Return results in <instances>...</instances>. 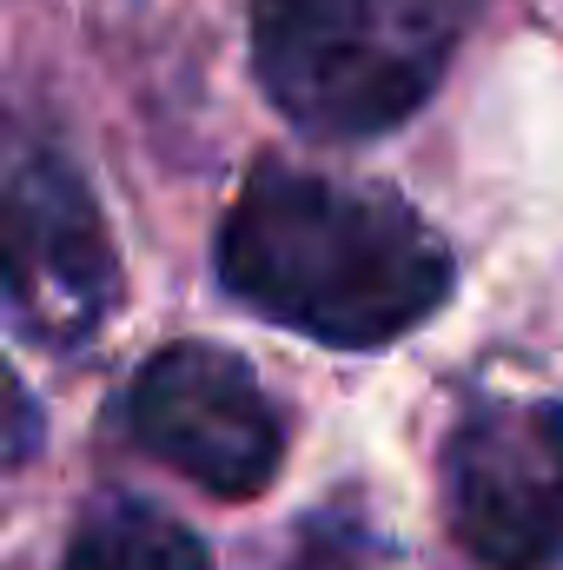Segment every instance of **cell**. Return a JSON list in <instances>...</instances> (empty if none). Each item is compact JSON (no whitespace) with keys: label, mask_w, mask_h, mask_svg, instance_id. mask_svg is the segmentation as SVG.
Wrapping results in <instances>:
<instances>
[{"label":"cell","mask_w":563,"mask_h":570,"mask_svg":"<svg viewBox=\"0 0 563 570\" xmlns=\"http://www.w3.org/2000/svg\"><path fill=\"white\" fill-rule=\"evenodd\" d=\"M219 285L298 338L378 352L451 298V246L392 186L259 159L213 239Z\"/></svg>","instance_id":"cell-1"},{"label":"cell","mask_w":563,"mask_h":570,"mask_svg":"<svg viewBox=\"0 0 563 570\" xmlns=\"http://www.w3.org/2000/svg\"><path fill=\"white\" fill-rule=\"evenodd\" d=\"M484 0H253V73L305 140L398 134Z\"/></svg>","instance_id":"cell-2"},{"label":"cell","mask_w":563,"mask_h":570,"mask_svg":"<svg viewBox=\"0 0 563 570\" xmlns=\"http://www.w3.org/2000/svg\"><path fill=\"white\" fill-rule=\"evenodd\" d=\"M444 524L484 570L563 564V405L477 399L437 458Z\"/></svg>","instance_id":"cell-3"},{"label":"cell","mask_w":563,"mask_h":570,"mask_svg":"<svg viewBox=\"0 0 563 570\" xmlns=\"http://www.w3.org/2000/svg\"><path fill=\"white\" fill-rule=\"evenodd\" d=\"M127 431L146 458L213 498H259L285 464V412L259 372L206 338H172L127 385Z\"/></svg>","instance_id":"cell-4"},{"label":"cell","mask_w":563,"mask_h":570,"mask_svg":"<svg viewBox=\"0 0 563 570\" xmlns=\"http://www.w3.org/2000/svg\"><path fill=\"white\" fill-rule=\"evenodd\" d=\"M7 305L40 345H87L120 312L107 213L60 146H20L7 173Z\"/></svg>","instance_id":"cell-5"},{"label":"cell","mask_w":563,"mask_h":570,"mask_svg":"<svg viewBox=\"0 0 563 570\" xmlns=\"http://www.w3.org/2000/svg\"><path fill=\"white\" fill-rule=\"evenodd\" d=\"M60 570H213V551L192 524L146 498H100L73 524Z\"/></svg>","instance_id":"cell-6"},{"label":"cell","mask_w":563,"mask_h":570,"mask_svg":"<svg viewBox=\"0 0 563 570\" xmlns=\"http://www.w3.org/2000/svg\"><path fill=\"white\" fill-rule=\"evenodd\" d=\"M285 570H372V544H365L358 531H332V524L312 518L305 551H298Z\"/></svg>","instance_id":"cell-7"},{"label":"cell","mask_w":563,"mask_h":570,"mask_svg":"<svg viewBox=\"0 0 563 570\" xmlns=\"http://www.w3.org/2000/svg\"><path fill=\"white\" fill-rule=\"evenodd\" d=\"M27 444H33V399L13 385V464L27 458Z\"/></svg>","instance_id":"cell-8"}]
</instances>
